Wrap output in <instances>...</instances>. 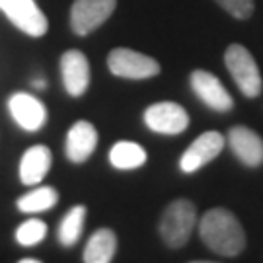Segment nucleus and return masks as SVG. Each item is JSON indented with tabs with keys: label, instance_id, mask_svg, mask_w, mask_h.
Instances as JSON below:
<instances>
[{
	"label": "nucleus",
	"instance_id": "f257e3e1",
	"mask_svg": "<svg viewBox=\"0 0 263 263\" xmlns=\"http://www.w3.org/2000/svg\"><path fill=\"white\" fill-rule=\"evenodd\" d=\"M199 234L203 244L218 255L234 257L246 248V232L234 213L215 207L207 211L199 222Z\"/></svg>",
	"mask_w": 263,
	"mask_h": 263
},
{
	"label": "nucleus",
	"instance_id": "f03ea898",
	"mask_svg": "<svg viewBox=\"0 0 263 263\" xmlns=\"http://www.w3.org/2000/svg\"><path fill=\"white\" fill-rule=\"evenodd\" d=\"M195 224H197L195 205L187 199H176L164 211V215L160 218L158 230L164 244L172 250H178L187 244Z\"/></svg>",
	"mask_w": 263,
	"mask_h": 263
},
{
	"label": "nucleus",
	"instance_id": "7ed1b4c3",
	"mask_svg": "<svg viewBox=\"0 0 263 263\" xmlns=\"http://www.w3.org/2000/svg\"><path fill=\"white\" fill-rule=\"evenodd\" d=\"M224 63L236 86L246 98H257L261 94V74L254 55L240 43L228 45L224 53Z\"/></svg>",
	"mask_w": 263,
	"mask_h": 263
},
{
	"label": "nucleus",
	"instance_id": "20e7f679",
	"mask_svg": "<svg viewBox=\"0 0 263 263\" xmlns=\"http://www.w3.org/2000/svg\"><path fill=\"white\" fill-rule=\"evenodd\" d=\"M107 68L113 76L127 80H146L160 74V63L156 59L127 47L113 49L107 55Z\"/></svg>",
	"mask_w": 263,
	"mask_h": 263
},
{
	"label": "nucleus",
	"instance_id": "39448f33",
	"mask_svg": "<svg viewBox=\"0 0 263 263\" xmlns=\"http://www.w3.org/2000/svg\"><path fill=\"white\" fill-rule=\"evenodd\" d=\"M0 12L29 37H41L47 33V16L35 0H0Z\"/></svg>",
	"mask_w": 263,
	"mask_h": 263
},
{
	"label": "nucleus",
	"instance_id": "423d86ee",
	"mask_svg": "<svg viewBox=\"0 0 263 263\" xmlns=\"http://www.w3.org/2000/svg\"><path fill=\"white\" fill-rule=\"evenodd\" d=\"M117 0H74L70 8V28L84 37L98 29L115 12Z\"/></svg>",
	"mask_w": 263,
	"mask_h": 263
},
{
	"label": "nucleus",
	"instance_id": "0eeeda50",
	"mask_svg": "<svg viewBox=\"0 0 263 263\" xmlns=\"http://www.w3.org/2000/svg\"><path fill=\"white\" fill-rule=\"evenodd\" d=\"M146 127L160 135H179L187 129L189 115L179 104L174 102H160L152 104L144 111Z\"/></svg>",
	"mask_w": 263,
	"mask_h": 263
},
{
	"label": "nucleus",
	"instance_id": "6e6552de",
	"mask_svg": "<svg viewBox=\"0 0 263 263\" xmlns=\"http://www.w3.org/2000/svg\"><path fill=\"white\" fill-rule=\"evenodd\" d=\"M224 148V137L216 131H207L199 135L195 141L191 142L187 151L179 158V170L183 174H193L201 170L211 160H215L220 151Z\"/></svg>",
	"mask_w": 263,
	"mask_h": 263
},
{
	"label": "nucleus",
	"instance_id": "1a4fd4ad",
	"mask_svg": "<svg viewBox=\"0 0 263 263\" xmlns=\"http://www.w3.org/2000/svg\"><path fill=\"white\" fill-rule=\"evenodd\" d=\"M191 88H193V92L199 100L207 107H211L213 111L226 113L234 107V100L226 92L222 82L207 70L197 68V70L191 72Z\"/></svg>",
	"mask_w": 263,
	"mask_h": 263
},
{
	"label": "nucleus",
	"instance_id": "9d476101",
	"mask_svg": "<svg viewBox=\"0 0 263 263\" xmlns=\"http://www.w3.org/2000/svg\"><path fill=\"white\" fill-rule=\"evenodd\" d=\"M8 111L24 131H39L47 121V107L35 96L16 92L8 98Z\"/></svg>",
	"mask_w": 263,
	"mask_h": 263
},
{
	"label": "nucleus",
	"instance_id": "9b49d317",
	"mask_svg": "<svg viewBox=\"0 0 263 263\" xmlns=\"http://www.w3.org/2000/svg\"><path fill=\"white\" fill-rule=\"evenodd\" d=\"M61 74L68 96L80 98L86 94L90 84V63L82 51L70 49L61 57Z\"/></svg>",
	"mask_w": 263,
	"mask_h": 263
},
{
	"label": "nucleus",
	"instance_id": "f8f14e48",
	"mask_svg": "<svg viewBox=\"0 0 263 263\" xmlns=\"http://www.w3.org/2000/svg\"><path fill=\"white\" fill-rule=\"evenodd\" d=\"M230 148L236 158L250 168H257L263 164V139L250 127L238 125L228 133Z\"/></svg>",
	"mask_w": 263,
	"mask_h": 263
},
{
	"label": "nucleus",
	"instance_id": "ddd939ff",
	"mask_svg": "<svg viewBox=\"0 0 263 263\" xmlns=\"http://www.w3.org/2000/svg\"><path fill=\"white\" fill-rule=\"evenodd\" d=\"M98 146V131L90 121H76L66 135L65 154L74 164H82L94 154Z\"/></svg>",
	"mask_w": 263,
	"mask_h": 263
},
{
	"label": "nucleus",
	"instance_id": "4468645a",
	"mask_svg": "<svg viewBox=\"0 0 263 263\" xmlns=\"http://www.w3.org/2000/svg\"><path fill=\"white\" fill-rule=\"evenodd\" d=\"M53 166V154L45 144L29 146L20 160V181L24 185H37Z\"/></svg>",
	"mask_w": 263,
	"mask_h": 263
},
{
	"label": "nucleus",
	"instance_id": "2eb2a0df",
	"mask_svg": "<svg viewBox=\"0 0 263 263\" xmlns=\"http://www.w3.org/2000/svg\"><path fill=\"white\" fill-rule=\"evenodd\" d=\"M117 252V238L109 228H100L90 236L82 259L86 263H109Z\"/></svg>",
	"mask_w": 263,
	"mask_h": 263
},
{
	"label": "nucleus",
	"instance_id": "dca6fc26",
	"mask_svg": "<svg viewBox=\"0 0 263 263\" xmlns=\"http://www.w3.org/2000/svg\"><path fill=\"white\" fill-rule=\"evenodd\" d=\"M109 162L117 170H135L141 168L146 162V151L141 144L131 141H119L109 151Z\"/></svg>",
	"mask_w": 263,
	"mask_h": 263
},
{
	"label": "nucleus",
	"instance_id": "f3484780",
	"mask_svg": "<svg viewBox=\"0 0 263 263\" xmlns=\"http://www.w3.org/2000/svg\"><path fill=\"white\" fill-rule=\"evenodd\" d=\"M57 201H59V193L55 187H35L33 191L22 195L16 205L22 213L35 215V213H43L47 209L55 207Z\"/></svg>",
	"mask_w": 263,
	"mask_h": 263
},
{
	"label": "nucleus",
	"instance_id": "a211bd4d",
	"mask_svg": "<svg viewBox=\"0 0 263 263\" xmlns=\"http://www.w3.org/2000/svg\"><path fill=\"white\" fill-rule=\"evenodd\" d=\"M84 220H86V207L84 205H76L65 215L59 226V242L63 246H74L84 230Z\"/></svg>",
	"mask_w": 263,
	"mask_h": 263
},
{
	"label": "nucleus",
	"instance_id": "6ab92c4d",
	"mask_svg": "<svg viewBox=\"0 0 263 263\" xmlns=\"http://www.w3.org/2000/svg\"><path fill=\"white\" fill-rule=\"evenodd\" d=\"M47 236V224L39 218H29L24 224H20V228L16 230V240L20 246H37L43 242V238Z\"/></svg>",
	"mask_w": 263,
	"mask_h": 263
},
{
	"label": "nucleus",
	"instance_id": "aec40b11",
	"mask_svg": "<svg viewBox=\"0 0 263 263\" xmlns=\"http://www.w3.org/2000/svg\"><path fill=\"white\" fill-rule=\"evenodd\" d=\"M236 20H248L254 14V0H215Z\"/></svg>",
	"mask_w": 263,
	"mask_h": 263
},
{
	"label": "nucleus",
	"instance_id": "412c9836",
	"mask_svg": "<svg viewBox=\"0 0 263 263\" xmlns=\"http://www.w3.org/2000/svg\"><path fill=\"white\" fill-rule=\"evenodd\" d=\"M33 86H35L37 90H43V88H45V78H33Z\"/></svg>",
	"mask_w": 263,
	"mask_h": 263
},
{
	"label": "nucleus",
	"instance_id": "4be33fe9",
	"mask_svg": "<svg viewBox=\"0 0 263 263\" xmlns=\"http://www.w3.org/2000/svg\"><path fill=\"white\" fill-rule=\"evenodd\" d=\"M20 263H39V259H33V257H28V259H22Z\"/></svg>",
	"mask_w": 263,
	"mask_h": 263
}]
</instances>
